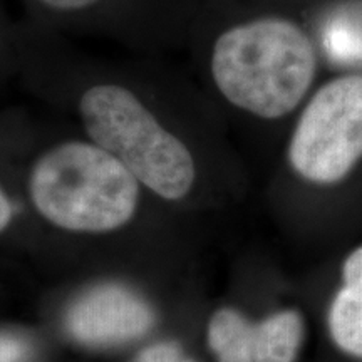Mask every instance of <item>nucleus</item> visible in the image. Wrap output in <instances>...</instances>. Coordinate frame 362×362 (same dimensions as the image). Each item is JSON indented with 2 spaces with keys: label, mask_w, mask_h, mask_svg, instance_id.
<instances>
[{
  "label": "nucleus",
  "mask_w": 362,
  "mask_h": 362,
  "mask_svg": "<svg viewBox=\"0 0 362 362\" xmlns=\"http://www.w3.org/2000/svg\"><path fill=\"white\" fill-rule=\"evenodd\" d=\"M34 215L74 235H110L136 218L143 185L115 156L81 133L37 148L22 173Z\"/></svg>",
  "instance_id": "f257e3e1"
},
{
  "label": "nucleus",
  "mask_w": 362,
  "mask_h": 362,
  "mask_svg": "<svg viewBox=\"0 0 362 362\" xmlns=\"http://www.w3.org/2000/svg\"><path fill=\"white\" fill-rule=\"evenodd\" d=\"M208 69L226 101L265 119L296 110L317 69L315 51L298 25L260 19L228 27L214 39Z\"/></svg>",
  "instance_id": "f03ea898"
},
{
  "label": "nucleus",
  "mask_w": 362,
  "mask_h": 362,
  "mask_svg": "<svg viewBox=\"0 0 362 362\" xmlns=\"http://www.w3.org/2000/svg\"><path fill=\"white\" fill-rule=\"evenodd\" d=\"M362 158V76H344L320 88L305 106L288 144L302 178L337 183Z\"/></svg>",
  "instance_id": "7ed1b4c3"
},
{
  "label": "nucleus",
  "mask_w": 362,
  "mask_h": 362,
  "mask_svg": "<svg viewBox=\"0 0 362 362\" xmlns=\"http://www.w3.org/2000/svg\"><path fill=\"white\" fill-rule=\"evenodd\" d=\"M67 334L88 347H115L138 341L155 325V312L141 296L121 284H101L72 302Z\"/></svg>",
  "instance_id": "20e7f679"
},
{
  "label": "nucleus",
  "mask_w": 362,
  "mask_h": 362,
  "mask_svg": "<svg viewBox=\"0 0 362 362\" xmlns=\"http://www.w3.org/2000/svg\"><path fill=\"white\" fill-rule=\"evenodd\" d=\"M27 19L64 37L131 40L136 37L143 0H22Z\"/></svg>",
  "instance_id": "39448f33"
},
{
  "label": "nucleus",
  "mask_w": 362,
  "mask_h": 362,
  "mask_svg": "<svg viewBox=\"0 0 362 362\" xmlns=\"http://www.w3.org/2000/svg\"><path fill=\"white\" fill-rule=\"evenodd\" d=\"M342 279L329 310L330 336L346 354L362 357V247L347 255Z\"/></svg>",
  "instance_id": "423d86ee"
},
{
  "label": "nucleus",
  "mask_w": 362,
  "mask_h": 362,
  "mask_svg": "<svg viewBox=\"0 0 362 362\" xmlns=\"http://www.w3.org/2000/svg\"><path fill=\"white\" fill-rule=\"evenodd\" d=\"M304 339V319L297 310L275 312L253 324V362H296Z\"/></svg>",
  "instance_id": "0eeeda50"
},
{
  "label": "nucleus",
  "mask_w": 362,
  "mask_h": 362,
  "mask_svg": "<svg viewBox=\"0 0 362 362\" xmlns=\"http://www.w3.org/2000/svg\"><path fill=\"white\" fill-rule=\"evenodd\" d=\"M253 324L238 310H216L208 322V346L218 362H253Z\"/></svg>",
  "instance_id": "6e6552de"
},
{
  "label": "nucleus",
  "mask_w": 362,
  "mask_h": 362,
  "mask_svg": "<svg viewBox=\"0 0 362 362\" xmlns=\"http://www.w3.org/2000/svg\"><path fill=\"white\" fill-rule=\"evenodd\" d=\"M19 76V37L17 21L7 16L0 0V89Z\"/></svg>",
  "instance_id": "1a4fd4ad"
},
{
  "label": "nucleus",
  "mask_w": 362,
  "mask_h": 362,
  "mask_svg": "<svg viewBox=\"0 0 362 362\" xmlns=\"http://www.w3.org/2000/svg\"><path fill=\"white\" fill-rule=\"evenodd\" d=\"M133 362H197L185 354L180 344L165 341L156 342L143 349Z\"/></svg>",
  "instance_id": "9d476101"
},
{
  "label": "nucleus",
  "mask_w": 362,
  "mask_h": 362,
  "mask_svg": "<svg viewBox=\"0 0 362 362\" xmlns=\"http://www.w3.org/2000/svg\"><path fill=\"white\" fill-rule=\"evenodd\" d=\"M21 211L22 202L17 200L16 194L12 193V188L7 187V183L0 176V235L11 230Z\"/></svg>",
  "instance_id": "9b49d317"
},
{
  "label": "nucleus",
  "mask_w": 362,
  "mask_h": 362,
  "mask_svg": "<svg viewBox=\"0 0 362 362\" xmlns=\"http://www.w3.org/2000/svg\"><path fill=\"white\" fill-rule=\"evenodd\" d=\"M27 354V344L22 339L0 334V362H19Z\"/></svg>",
  "instance_id": "f8f14e48"
}]
</instances>
